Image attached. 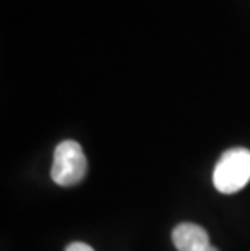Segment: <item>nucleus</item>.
<instances>
[{
  "label": "nucleus",
  "instance_id": "1",
  "mask_svg": "<svg viewBox=\"0 0 250 251\" xmlns=\"http://www.w3.org/2000/svg\"><path fill=\"white\" fill-rule=\"evenodd\" d=\"M250 181V151L232 148L222 152L213 170V185L220 193L232 195Z\"/></svg>",
  "mask_w": 250,
  "mask_h": 251
},
{
  "label": "nucleus",
  "instance_id": "3",
  "mask_svg": "<svg viewBox=\"0 0 250 251\" xmlns=\"http://www.w3.org/2000/svg\"><path fill=\"white\" fill-rule=\"evenodd\" d=\"M172 242L179 251H218L210 243L205 228L190 222H182L174 228Z\"/></svg>",
  "mask_w": 250,
  "mask_h": 251
},
{
  "label": "nucleus",
  "instance_id": "4",
  "mask_svg": "<svg viewBox=\"0 0 250 251\" xmlns=\"http://www.w3.org/2000/svg\"><path fill=\"white\" fill-rule=\"evenodd\" d=\"M65 251H94L89 245L83 243V242H73L65 248Z\"/></svg>",
  "mask_w": 250,
  "mask_h": 251
},
{
  "label": "nucleus",
  "instance_id": "2",
  "mask_svg": "<svg viewBox=\"0 0 250 251\" xmlns=\"http://www.w3.org/2000/svg\"><path fill=\"white\" fill-rule=\"evenodd\" d=\"M84 175H86V157L82 146L73 140L57 144L51 169L54 183L58 186H73L80 183Z\"/></svg>",
  "mask_w": 250,
  "mask_h": 251
}]
</instances>
